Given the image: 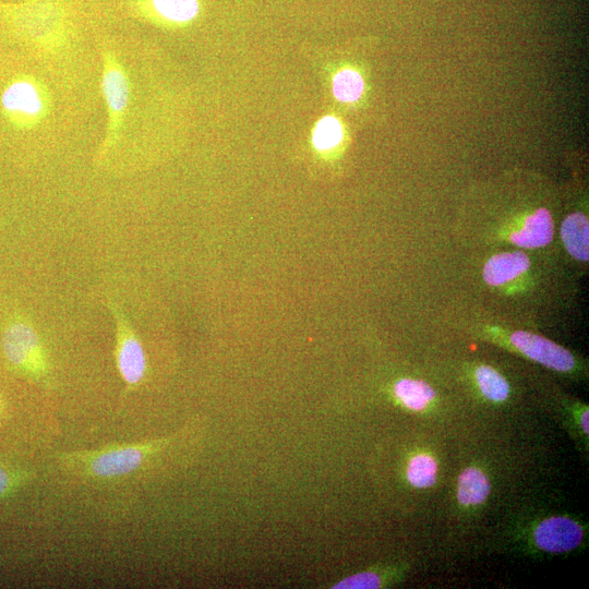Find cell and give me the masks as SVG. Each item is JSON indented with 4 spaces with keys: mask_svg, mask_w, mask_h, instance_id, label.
Wrapping results in <instances>:
<instances>
[{
    "mask_svg": "<svg viewBox=\"0 0 589 589\" xmlns=\"http://www.w3.org/2000/svg\"><path fill=\"white\" fill-rule=\"evenodd\" d=\"M511 342L526 357L552 370L568 372L575 367L574 356L544 336L518 331L511 335Z\"/></svg>",
    "mask_w": 589,
    "mask_h": 589,
    "instance_id": "52a82bcc",
    "label": "cell"
},
{
    "mask_svg": "<svg viewBox=\"0 0 589 589\" xmlns=\"http://www.w3.org/2000/svg\"><path fill=\"white\" fill-rule=\"evenodd\" d=\"M581 423L585 434L588 435V411L583 413Z\"/></svg>",
    "mask_w": 589,
    "mask_h": 589,
    "instance_id": "44dd1931",
    "label": "cell"
},
{
    "mask_svg": "<svg viewBox=\"0 0 589 589\" xmlns=\"http://www.w3.org/2000/svg\"><path fill=\"white\" fill-rule=\"evenodd\" d=\"M394 393L407 408L415 412L424 411L436 398V392L422 380L402 379L396 382Z\"/></svg>",
    "mask_w": 589,
    "mask_h": 589,
    "instance_id": "4fadbf2b",
    "label": "cell"
},
{
    "mask_svg": "<svg viewBox=\"0 0 589 589\" xmlns=\"http://www.w3.org/2000/svg\"><path fill=\"white\" fill-rule=\"evenodd\" d=\"M476 381L485 398L491 402L507 401L510 386L497 370L489 366H480L476 370Z\"/></svg>",
    "mask_w": 589,
    "mask_h": 589,
    "instance_id": "9a60e30c",
    "label": "cell"
},
{
    "mask_svg": "<svg viewBox=\"0 0 589 589\" xmlns=\"http://www.w3.org/2000/svg\"><path fill=\"white\" fill-rule=\"evenodd\" d=\"M583 536L579 523L568 518H550L536 528L535 542L545 551L567 552L579 547Z\"/></svg>",
    "mask_w": 589,
    "mask_h": 589,
    "instance_id": "ba28073f",
    "label": "cell"
},
{
    "mask_svg": "<svg viewBox=\"0 0 589 589\" xmlns=\"http://www.w3.org/2000/svg\"><path fill=\"white\" fill-rule=\"evenodd\" d=\"M7 122L19 130L41 125L51 111V96L44 83L30 75L12 78L0 95Z\"/></svg>",
    "mask_w": 589,
    "mask_h": 589,
    "instance_id": "3957f363",
    "label": "cell"
},
{
    "mask_svg": "<svg viewBox=\"0 0 589 589\" xmlns=\"http://www.w3.org/2000/svg\"><path fill=\"white\" fill-rule=\"evenodd\" d=\"M490 489L487 476L478 468L470 467L459 478L458 499L463 506H478L486 501Z\"/></svg>",
    "mask_w": 589,
    "mask_h": 589,
    "instance_id": "7c38bea8",
    "label": "cell"
},
{
    "mask_svg": "<svg viewBox=\"0 0 589 589\" xmlns=\"http://www.w3.org/2000/svg\"><path fill=\"white\" fill-rule=\"evenodd\" d=\"M381 580L375 573L365 572L358 573L339 582L333 588L339 589H372L379 588Z\"/></svg>",
    "mask_w": 589,
    "mask_h": 589,
    "instance_id": "d6986e66",
    "label": "cell"
},
{
    "mask_svg": "<svg viewBox=\"0 0 589 589\" xmlns=\"http://www.w3.org/2000/svg\"><path fill=\"white\" fill-rule=\"evenodd\" d=\"M2 350L7 364L31 381L46 383L51 374L45 346L32 322L15 315L7 320L2 333Z\"/></svg>",
    "mask_w": 589,
    "mask_h": 589,
    "instance_id": "7a4b0ae2",
    "label": "cell"
},
{
    "mask_svg": "<svg viewBox=\"0 0 589 589\" xmlns=\"http://www.w3.org/2000/svg\"><path fill=\"white\" fill-rule=\"evenodd\" d=\"M438 465L431 456L420 454L408 465V482L415 488L426 489L436 484Z\"/></svg>",
    "mask_w": 589,
    "mask_h": 589,
    "instance_id": "e0dca14e",
    "label": "cell"
},
{
    "mask_svg": "<svg viewBox=\"0 0 589 589\" xmlns=\"http://www.w3.org/2000/svg\"><path fill=\"white\" fill-rule=\"evenodd\" d=\"M132 17L162 26H186L200 15V0H125Z\"/></svg>",
    "mask_w": 589,
    "mask_h": 589,
    "instance_id": "8992f818",
    "label": "cell"
},
{
    "mask_svg": "<svg viewBox=\"0 0 589 589\" xmlns=\"http://www.w3.org/2000/svg\"><path fill=\"white\" fill-rule=\"evenodd\" d=\"M165 446V440H154L64 452L56 455V464L64 472L79 478L113 480L137 473Z\"/></svg>",
    "mask_w": 589,
    "mask_h": 589,
    "instance_id": "6da1fadb",
    "label": "cell"
},
{
    "mask_svg": "<svg viewBox=\"0 0 589 589\" xmlns=\"http://www.w3.org/2000/svg\"><path fill=\"white\" fill-rule=\"evenodd\" d=\"M7 411V405L2 393H0V418L4 417L5 412Z\"/></svg>",
    "mask_w": 589,
    "mask_h": 589,
    "instance_id": "ffe728a7",
    "label": "cell"
},
{
    "mask_svg": "<svg viewBox=\"0 0 589 589\" xmlns=\"http://www.w3.org/2000/svg\"><path fill=\"white\" fill-rule=\"evenodd\" d=\"M561 238L564 247L576 260L589 259V225L587 215L574 212L567 216L561 225Z\"/></svg>",
    "mask_w": 589,
    "mask_h": 589,
    "instance_id": "8fae6325",
    "label": "cell"
},
{
    "mask_svg": "<svg viewBox=\"0 0 589 589\" xmlns=\"http://www.w3.org/2000/svg\"><path fill=\"white\" fill-rule=\"evenodd\" d=\"M530 268L531 260L524 252H502L487 261L484 279L490 286H502L520 278Z\"/></svg>",
    "mask_w": 589,
    "mask_h": 589,
    "instance_id": "30bf717a",
    "label": "cell"
},
{
    "mask_svg": "<svg viewBox=\"0 0 589 589\" xmlns=\"http://www.w3.org/2000/svg\"><path fill=\"white\" fill-rule=\"evenodd\" d=\"M554 219L547 208L527 214L520 230L511 234V243L525 249L543 248L554 239Z\"/></svg>",
    "mask_w": 589,
    "mask_h": 589,
    "instance_id": "9c48e42d",
    "label": "cell"
},
{
    "mask_svg": "<svg viewBox=\"0 0 589 589\" xmlns=\"http://www.w3.org/2000/svg\"><path fill=\"white\" fill-rule=\"evenodd\" d=\"M365 89L364 77L354 68L345 67L333 78V95L341 103H358L362 100Z\"/></svg>",
    "mask_w": 589,
    "mask_h": 589,
    "instance_id": "5bb4252c",
    "label": "cell"
},
{
    "mask_svg": "<svg viewBox=\"0 0 589 589\" xmlns=\"http://www.w3.org/2000/svg\"><path fill=\"white\" fill-rule=\"evenodd\" d=\"M344 127L340 119L327 116L317 124L314 134H312V143L317 150L328 152L340 146L344 140Z\"/></svg>",
    "mask_w": 589,
    "mask_h": 589,
    "instance_id": "2e32d148",
    "label": "cell"
},
{
    "mask_svg": "<svg viewBox=\"0 0 589 589\" xmlns=\"http://www.w3.org/2000/svg\"><path fill=\"white\" fill-rule=\"evenodd\" d=\"M30 477L23 473L11 470V468L0 465V498L12 494L15 489L21 487Z\"/></svg>",
    "mask_w": 589,
    "mask_h": 589,
    "instance_id": "ac0fdd59",
    "label": "cell"
},
{
    "mask_svg": "<svg viewBox=\"0 0 589 589\" xmlns=\"http://www.w3.org/2000/svg\"><path fill=\"white\" fill-rule=\"evenodd\" d=\"M102 92L108 112L107 144L110 146L122 130L131 94L127 72L111 51L103 54Z\"/></svg>",
    "mask_w": 589,
    "mask_h": 589,
    "instance_id": "5b68a950",
    "label": "cell"
},
{
    "mask_svg": "<svg viewBox=\"0 0 589 589\" xmlns=\"http://www.w3.org/2000/svg\"><path fill=\"white\" fill-rule=\"evenodd\" d=\"M112 311L116 322V366L127 391L134 392L147 375L146 351L123 312L118 308H113Z\"/></svg>",
    "mask_w": 589,
    "mask_h": 589,
    "instance_id": "277c9868",
    "label": "cell"
}]
</instances>
